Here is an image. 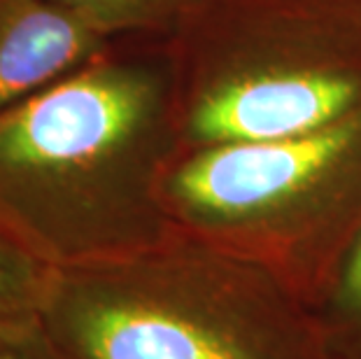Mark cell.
Listing matches in <instances>:
<instances>
[{
  "instance_id": "6",
  "label": "cell",
  "mask_w": 361,
  "mask_h": 359,
  "mask_svg": "<svg viewBox=\"0 0 361 359\" xmlns=\"http://www.w3.org/2000/svg\"><path fill=\"white\" fill-rule=\"evenodd\" d=\"M107 40H171L201 0H54Z\"/></svg>"
},
{
  "instance_id": "1",
  "label": "cell",
  "mask_w": 361,
  "mask_h": 359,
  "mask_svg": "<svg viewBox=\"0 0 361 359\" xmlns=\"http://www.w3.org/2000/svg\"><path fill=\"white\" fill-rule=\"evenodd\" d=\"M182 152L168 40L117 37L0 110V233L49 269L154 248Z\"/></svg>"
},
{
  "instance_id": "5",
  "label": "cell",
  "mask_w": 361,
  "mask_h": 359,
  "mask_svg": "<svg viewBox=\"0 0 361 359\" xmlns=\"http://www.w3.org/2000/svg\"><path fill=\"white\" fill-rule=\"evenodd\" d=\"M110 42L54 0H0V110L63 78Z\"/></svg>"
},
{
  "instance_id": "8",
  "label": "cell",
  "mask_w": 361,
  "mask_h": 359,
  "mask_svg": "<svg viewBox=\"0 0 361 359\" xmlns=\"http://www.w3.org/2000/svg\"><path fill=\"white\" fill-rule=\"evenodd\" d=\"M51 271L0 233V317L40 320Z\"/></svg>"
},
{
  "instance_id": "9",
  "label": "cell",
  "mask_w": 361,
  "mask_h": 359,
  "mask_svg": "<svg viewBox=\"0 0 361 359\" xmlns=\"http://www.w3.org/2000/svg\"><path fill=\"white\" fill-rule=\"evenodd\" d=\"M0 359H56L40 320L0 317Z\"/></svg>"
},
{
  "instance_id": "2",
  "label": "cell",
  "mask_w": 361,
  "mask_h": 359,
  "mask_svg": "<svg viewBox=\"0 0 361 359\" xmlns=\"http://www.w3.org/2000/svg\"><path fill=\"white\" fill-rule=\"evenodd\" d=\"M40 324L56 359H331L310 303L184 231L128 257L54 269Z\"/></svg>"
},
{
  "instance_id": "4",
  "label": "cell",
  "mask_w": 361,
  "mask_h": 359,
  "mask_svg": "<svg viewBox=\"0 0 361 359\" xmlns=\"http://www.w3.org/2000/svg\"><path fill=\"white\" fill-rule=\"evenodd\" d=\"M178 231L319 301L361 236V110L310 131L184 150L168 173Z\"/></svg>"
},
{
  "instance_id": "3",
  "label": "cell",
  "mask_w": 361,
  "mask_h": 359,
  "mask_svg": "<svg viewBox=\"0 0 361 359\" xmlns=\"http://www.w3.org/2000/svg\"><path fill=\"white\" fill-rule=\"evenodd\" d=\"M168 47L184 150L361 110V0H201Z\"/></svg>"
},
{
  "instance_id": "7",
  "label": "cell",
  "mask_w": 361,
  "mask_h": 359,
  "mask_svg": "<svg viewBox=\"0 0 361 359\" xmlns=\"http://www.w3.org/2000/svg\"><path fill=\"white\" fill-rule=\"evenodd\" d=\"M331 359H361V236L314 303Z\"/></svg>"
}]
</instances>
